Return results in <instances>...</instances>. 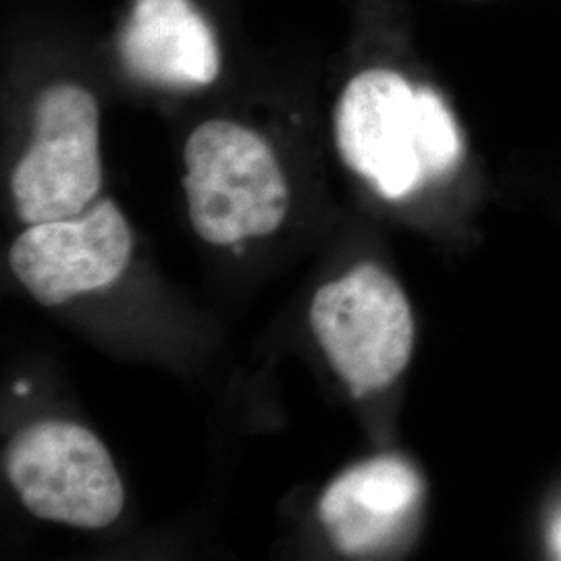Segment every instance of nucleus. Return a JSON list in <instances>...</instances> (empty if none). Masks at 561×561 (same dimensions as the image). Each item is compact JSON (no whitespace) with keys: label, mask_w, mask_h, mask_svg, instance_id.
Returning a JSON list of instances; mask_svg holds the SVG:
<instances>
[{"label":"nucleus","mask_w":561,"mask_h":561,"mask_svg":"<svg viewBox=\"0 0 561 561\" xmlns=\"http://www.w3.org/2000/svg\"><path fill=\"white\" fill-rule=\"evenodd\" d=\"M335 140L343 162L389 201L410 196L461 159L460 129L445 102L391 69H368L347 83Z\"/></svg>","instance_id":"obj_1"},{"label":"nucleus","mask_w":561,"mask_h":561,"mask_svg":"<svg viewBox=\"0 0 561 561\" xmlns=\"http://www.w3.org/2000/svg\"><path fill=\"white\" fill-rule=\"evenodd\" d=\"M190 221L202 240L231 245L275 233L289 187L268 141L233 121L198 125L185 141Z\"/></svg>","instance_id":"obj_2"},{"label":"nucleus","mask_w":561,"mask_h":561,"mask_svg":"<svg viewBox=\"0 0 561 561\" xmlns=\"http://www.w3.org/2000/svg\"><path fill=\"white\" fill-rule=\"evenodd\" d=\"M310 327L354 398L396 381L414 350V317L400 283L373 262L322 285Z\"/></svg>","instance_id":"obj_3"},{"label":"nucleus","mask_w":561,"mask_h":561,"mask_svg":"<svg viewBox=\"0 0 561 561\" xmlns=\"http://www.w3.org/2000/svg\"><path fill=\"white\" fill-rule=\"evenodd\" d=\"M7 477L23 505L42 520L99 530L125 505L108 449L85 426L42 421L23 428L7 449Z\"/></svg>","instance_id":"obj_4"},{"label":"nucleus","mask_w":561,"mask_h":561,"mask_svg":"<svg viewBox=\"0 0 561 561\" xmlns=\"http://www.w3.org/2000/svg\"><path fill=\"white\" fill-rule=\"evenodd\" d=\"M102 185L101 111L85 88H46L34 111V138L11 175V194L27 225L81 215Z\"/></svg>","instance_id":"obj_5"},{"label":"nucleus","mask_w":561,"mask_h":561,"mask_svg":"<svg viewBox=\"0 0 561 561\" xmlns=\"http://www.w3.org/2000/svg\"><path fill=\"white\" fill-rule=\"evenodd\" d=\"M134 236L111 198L88 206L78 217L30 225L9 252L21 285L42 306L99 291L129 266Z\"/></svg>","instance_id":"obj_6"},{"label":"nucleus","mask_w":561,"mask_h":561,"mask_svg":"<svg viewBox=\"0 0 561 561\" xmlns=\"http://www.w3.org/2000/svg\"><path fill=\"white\" fill-rule=\"evenodd\" d=\"M129 76L164 88H198L219 78L221 50L192 0H136L119 34Z\"/></svg>","instance_id":"obj_7"},{"label":"nucleus","mask_w":561,"mask_h":561,"mask_svg":"<svg viewBox=\"0 0 561 561\" xmlns=\"http://www.w3.org/2000/svg\"><path fill=\"white\" fill-rule=\"evenodd\" d=\"M419 472L401 458L381 456L345 470L319 503L324 528L337 549L356 556L396 539L422 500Z\"/></svg>","instance_id":"obj_8"},{"label":"nucleus","mask_w":561,"mask_h":561,"mask_svg":"<svg viewBox=\"0 0 561 561\" xmlns=\"http://www.w3.org/2000/svg\"><path fill=\"white\" fill-rule=\"evenodd\" d=\"M551 542H553V549L556 553L561 558V514L553 522V528H551Z\"/></svg>","instance_id":"obj_9"}]
</instances>
